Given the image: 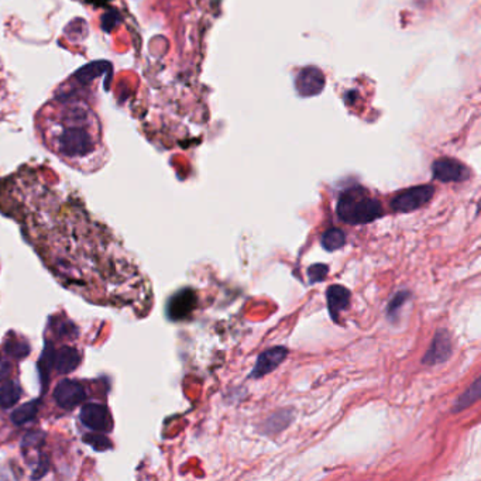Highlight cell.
<instances>
[{"instance_id": "5bb4252c", "label": "cell", "mask_w": 481, "mask_h": 481, "mask_svg": "<svg viewBox=\"0 0 481 481\" xmlns=\"http://www.w3.org/2000/svg\"><path fill=\"white\" fill-rule=\"evenodd\" d=\"M344 243H346V236L343 231L340 229H329L322 236V244L328 251L339 250L344 245Z\"/></svg>"}, {"instance_id": "ac0fdd59", "label": "cell", "mask_w": 481, "mask_h": 481, "mask_svg": "<svg viewBox=\"0 0 481 481\" xmlns=\"http://www.w3.org/2000/svg\"><path fill=\"white\" fill-rule=\"evenodd\" d=\"M328 272H329V268H328V265H325V264H315V265H312V267L309 268V271H308L312 284L325 279V277L328 275Z\"/></svg>"}, {"instance_id": "3957f363", "label": "cell", "mask_w": 481, "mask_h": 481, "mask_svg": "<svg viewBox=\"0 0 481 481\" xmlns=\"http://www.w3.org/2000/svg\"><path fill=\"white\" fill-rule=\"evenodd\" d=\"M434 194L435 190L431 185H419L415 188H410L393 199L391 208L395 212H412L428 204Z\"/></svg>"}, {"instance_id": "4fadbf2b", "label": "cell", "mask_w": 481, "mask_h": 481, "mask_svg": "<svg viewBox=\"0 0 481 481\" xmlns=\"http://www.w3.org/2000/svg\"><path fill=\"white\" fill-rule=\"evenodd\" d=\"M21 397V388L14 381H6L0 387V407L11 408L14 404L18 402Z\"/></svg>"}, {"instance_id": "52a82bcc", "label": "cell", "mask_w": 481, "mask_h": 481, "mask_svg": "<svg viewBox=\"0 0 481 481\" xmlns=\"http://www.w3.org/2000/svg\"><path fill=\"white\" fill-rule=\"evenodd\" d=\"M452 354V340L448 330L441 329L436 332L432 346L424 357V363L434 366L446 361Z\"/></svg>"}, {"instance_id": "e0dca14e", "label": "cell", "mask_w": 481, "mask_h": 481, "mask_svg": "<svg viewBox=\"0 0 481 481\" xmlns=\"http://www.w3.org/2000/svg\"><path fill=\"white\" fill-rule=\"evenodd\" d=\"M6 350H7L8 354H11L13 357H17V359H23V357H25L30 353V349H28L27 343L17 342V340H11L6 346Z\"/></svg>"}, {"instance_id": "7c38bea8", "label": "cell", "mask_w": 481, "mask_h": 481, "mask_svg": "<svg viewBox=\"0 0 481 481\" xmlns=\"http://www.w3.org/2000/svg\"><path fill=\"white\" fill-rule=\"evenodd\" d=\"M54 360H55L57 371L61 373V374H68L78 367L79 361H81V356H79L78 350H75L72 347H62V349L58 350Z\"/></svg>"}, {"instance_id": "7a4b0ae2", "label": "cell", "mask_w": 481, "mask_h": 481, "mask_svg": "<svg viewBox=\"0 0 481 481\" xmlns=\"http://www.w3.org/2000/svg\"><path fill=\"white\" fill-rule=\"evenodd\" d=\"M337 216L349 225L370 224L383 216L381 204L363 188L347 190L337 202Z\"/></svg>"}, {"instance_id": "5b68a950", "label": "cell", "mask_w": 481, "mask_h": 481, "mask_svg": "<svg viewBox=\"0 0 481 481\" xmlns=\"http://www.w3.org/2000/svg\"><path fill=\"white\" fill-rule=\"evenodd\" d=\"M434 177L442 182H459L470 177V170L455 158H441L434 163Z\"/></svg>"}, {"instance_id": "8fae6325", "label": "cell", "mask_w": 481, "mask_h": 481, "mask_svg": "<svg viewBox=\"0 0 481 481\" xmlns=\"http://www.w3.org/2000/svg\"><path fill=\"white\" fill-rule=\"evenodd\" d=\"M350 292L347 288L342 285H332L328 289V305L333 319H337V315L349 306Z\"/></svg>"}, {"instance_id": "ffe728a7", "label": "cell", "mask_w": 481, "mask_h": 481, "mask_svg": "<svg viewBox=\"0 0 481 481\" xmlns=\"http://www.w3.org/2000/svg\"><path fill=\"white\" fill-rule=\"evenodd\" d=\"M8 374H10V364L3 357H0V380L6 378Z\"/></svg>"}, {"instance_id": "d6986e66", "label": "cell", "mask_w": 481, "mask_h": 481, "mask_svg": "<svg viewBox=\"0 0 481 481\" xmlns=\"http://www.w3.org/2000/svg\"><path fill=\"white\" fill-rule=\"evenodd\" d=\"M91 436L92 438H86L85 441L89 442L91 445H93L96 449H108L110 446V442L106 438H103L100 435H91Z\"/></svg>"}, {"instance_id": "ba28073f", "label": "cell", "mask_w": 481, "mask_h": 481, "mask_svg": "<svg viewBox=\"0 0 481 481\" xmlns=\"http://www.w3.org/2000/svg\"><path fill=\"white\" fill-rule=\"evenodd\" d=\"M197 306V295L191 289H182L175 294L168 303V315L174 320H181L188 318L194 308Z\"/></svg>"}, {"instance_id": "8992f818", "label": "cell", "mask_w": 481, "mask_h": 481, "mask_svg": "<svg viewBox=\"0 0 481 481\" xmlns=\"http://www.w3.org/2000/svg\"><path fill=\"white\" fill-rule=\"evenodd\" d=\"M81 421L85 427L98 432H109L113 428V421L108 408L99 404L83 405L81 410Z\"/></svg>"}, {"instance_id": "9a60e30c", "label": "cell", "mask_w": 481, "mask_h": 481, "mask_svg": "<svg viewBox=\"0 0 481 481\" xmlns=\"http://www.w3.org/2000/svg\"><path fill=\"white\" fill-rule=\"evenodd\" d=\"M37 410H38V405L35 401H30L28 404L25 405H21L18 410H16L11 415V421L16 424V425H23L25 422H30L31 419L35 418V414H37Z\"/></svg>"}, {"instance_id": "9c48e42d", "label": "cell", "mask_w": 481, "mask_h": 481, "mask_svg": "<svg viewBox=\"0 0 481 481\" xmlns=\"http://www.w3.org/2000/svg\"><path fill=\"white\" fill-rule=\"evenodd\" d=\"M286 354H288V350L285 347H272L261 353L254 366L251 377L261 378L265 374H270L285 360Z\"/></svg>"}, {"instance_id": "30bf717a", "label": "cell", "mask_w": 481, "mask_h": 481, "mask_svg": "<svg viewBox=\"0 0 481 481\" xmlns=\"http://www.w3.org/2000/svg\"><path fill=\"white\" fill-rule=\"evenodd\" d=\"M325 85L323 74L318 68H305L296 78V89L302 96H312L322 91Z\"/></svg>"}, {"instance_id": "2e32d148", "label": "cell", "mask_w": 481, "mask_h": 481, "mask_svg": "<svg viewBox=\"0 0 481 481\" xmlns=\"http://www.w3.org/2000/svg\"><path fill=\"white\" fill-rule=\"evenodd\" d=\"M480 397V380H476L473 384V388H469L458 401H456V407H455V412L462 411L465 408H468L469 405L475 404Z\"/></svg>"}, {"instance_id": "277c9868", "label": "cell", "mask_w": 481, "mask_h": 481, "mask_svg": "<svg viewBox=\"0 0 481 481\" xmlns=\"http://www.w3.org/2000/svg\"><path fill=\"white\" fill-rule=\"evenodd\" d=\"M85 398L86 393L83 386L74 380H62L54 391V400L64 410H72L81 405Z\"/></svg>"}, {"instance_id": "6da1fadb", "label": "cell", "mask_w": 481, "mask_h": 481, "mask_svg": "<svg viewBox=\"0 0 481 481\" xmlns=\"http://www.w3.org/2000/svg\"><path fill=\"white\" fill-rule=\"evenodd\" d=\"M55 116L45 120L48 139L57 151L66 158H83L99 144V122L88 105L62 102Z\"/></svg>"}]
</instances>
